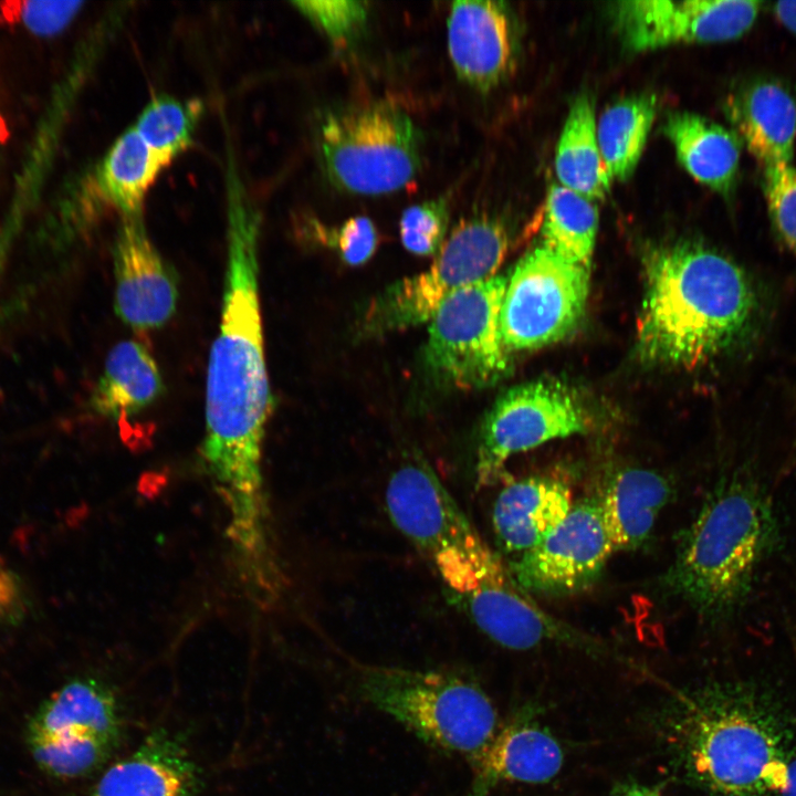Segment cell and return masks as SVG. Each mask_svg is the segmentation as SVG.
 I'll list each match as a JSON object with an SVG mask.
<instances>
[{
  "mask_svg": "<svg viewBox=\"0 0 796 796\" xmlns=\"http://www.w3.org/2000/svg\"><path fill=\"white\" fill-rule=\"evenodd\" d=\"M220 324L209 355L205 438L207 472L230 512L229 536L254 542L268 533L261 470L272 395L259 291V218L231 185Z\"/></svg>",
  "mask_w": 796,
  "mask_h": 796,
  "instance_id": "obj_1",
  "label": "cell"
},
{
  "mask_svg": "<svg viewBox=\"0 0 796 796\" xmlns=\"http://www.w3.org/2000/svg\"><path fill=\"white\" fill-rule=\"evenodd\" d=\"M794 729L777 698L751 681L681 692L661 721L672 761L710 796H782Z\"/></svg>",
  "mask_w": 796,
  "mask_h": 796,
  "instance_id": "obj_2",
  "label": "cell"
},
{
  "mask_svg": "<svg viewBox=\"0 0 796 796\" xmlns=\"http://www.w3.org/2000/svg\"><path fill=\"white\" fill-rule=\"evenodd\" d=\"M637 353L646 363L693 367L742 345L761 323L762 305L746 272L698 243L653 250Z\"/></svg>",
  "mask_w": 796,
  "mask_h": 796,
  "instance_id": "obj_3",
  "label": "cell"
},
{
  "mask_svg": "<svg viewBox=\"0 0 796 796\" xmlns=\"http://www.w3.org/2000/svg\"><path fill=\"white\" fill-rule=\"evenodd\" d=\"M385 500L392 524L431 564L478 628L503 622L520 609L523 587L426 461L400 465L387 483Z\"/></svg>",
  "mask_w": 796,
  "mask_h": 796,
  "instance_id": "obj_4",
  "label": "cell"
},
{
  "mask_svg": "<svg viewBox=\"0 0 796 796\" xmlns=\"http://www.w3.org/2000/svg\"><path fill=\"white\" fill-rule=\"evenodd\" d=\"M778 540L769 496L751 476L735 475L713 490L682 532L663 584L699 615L723 619L746 600Z\"/></svg>",
  "mask_w": 796,
  "mask_h": 796,
  "instance_id": "obj_5",
  "label": "cell"
},
{
  "mask_svg": "<svg viewBox=\"0 0 796 796\" xmlns=\"http://www.w3.org/2000/svg\"><path fill=\"white\" fill-rule=\"evenodd\" d=\"M358 691L423 742L470 761L499 730L496 710L484 690L453 672L364 667Z\"/></svg>",
  "mask_w": 796,
  "mask_h": 796,
  "instance_id": "obj_6",
  "label": "cell"
},
{
  "mask_svg": "<svg viewBox=\"0 0 796 796\" xmlns=\"http://www.w3.org/2000/svg\"><path fill=\"white\" fill-rule=\"evenodd\" d=\"M323 170L337 189L364 196L391 193L421 168V136L400 107L373 102L328 111L317 133Z\"/></svg>",
  "mask_w": 796,
  "mask_h": 796,
  "instance_id": "obj_7",
  "label": "cell"
},
{
  "mask_svg": "<svg viewBox=\"0 0 796 796\" xmlns=\"http://www.w3.org/2000/svg\"><path fill=\"white\" fill-rule=\"evenodd\" d=\"M510 243L506 227L481 214L461 221L423 272L387 286L369 303L363 332L377 336L427 323L454 292L495 275Z\"/></svg>",
  "mask_w": 796,
  "mask_h": 796,
  "instance_id": "obj_8",
  "label": "cell"
},
{
  "mask_svg": "<svg viewBox=\"0 0 796 796\" xmlns=\"http://www.w3.org/2000/svg\"><path fill=\"white\" fill-rule=\"evenodd\" d=\"M507 277L494 275L454 292L428 322L426 362L449 384L483 388L507 373L511 354L500 322Z\"/></svg>",
  "mask_w": 796,
  "mask_h": 796,
  "instance_id": "obj_9",
  "label": "cell"
},
{
  "mask_svg": "<svg viewBox=\"0 0 796 796\" xmlns=\"http://www.w3.org/2000/svg\"><path fill=\"white\" fill-rule=\"evenodd\" d=\"M589 269L541 245L514 266L503 296L501 332L510 354L554 344L574 332L587 302Z\"/></svg>",
  "mask_w": 796,
  "mask_h": 796,
  "instance_id": "obj_10",
  "label": "cell"
},
{
  "mask_svg": "<svg viewBox=\"0 0 796 796\" xmlns=\"http://www.w3.org/2000/svg\"><path fill=\"white\" fill-rule=\"evenodd\" d=\"M588 425L582 402L559 381L536 380L509 389L481 426L476 485L495 484L511 457L554 439L583 433Z\"/></svg>",
  "mask_w": 796,
  "mask_h": 796,
  "instance_id": "obj_11",
  "label": "cell"
},
{
  "mask_svg": "<svg viewBox=\"0 0 796 796\" xmlns=\"http://www.w3.org/2000/svg\"><path fill=\"white\" fill-rule=\"evenodd\" d=\"M614 553L597 498L574 503L535 547L506 562L528 593L566 596L590 587Z\"/></svg>",
  "mask_w": 796,
  "mask_h": 796,
  "instance_id": "obj_12",
  "label": "cell"
},
{
  "mask_svg": "<svg viewBox=\"0 0 796 796\" xmlns=\"http://www.w3.org/2000/svg\"><path fill=\"white\" fill-rule=\"evenodd\" d=\"M754 0H633L611 6L612 24L637 52L679 43H715L741 38L754 25Z\"/></svg>",
  "mask_w": 796,
  "mask_h": 796,
  "instance_id": "obj_13",
  "label": "cell"
},
{
  "mask_svg": "<svg viewBox=\"0 0 796 796\" xmlns=\"http://www.w3.org/2000/svg\"><path fill=\"white\" fill-rule=\"evenodd\" d=\"M113 256L114 308L118 318L135 331L164 326L176 312L178 282L140 216L122 218Z\"/></svg>",
  "mask_w": 796,
  "mask_h": 796,
  "instance_id": "obj_14",
  "label": "cell"
},
{
  "mask_svg": "<svg viewBox=\"0 0 796 796\" xmlns=\"http://www.w3.org/2000/svg\"><path fill=\"white\" fill-rule=\"evenodd\" d=\"M448 52L458 77L488 91L511 72L516 36L511 12L501 1H455L447 21Z\"/></svg>",
  "mask_w": 796,
  "mask_h": 796,
  "instance_id": "obj_15",
  "label": "cell"
},
{
  "mask_svg": "<svg viewBox=\"0 0 796 796\" xmlns=\"http://www.w3.org/2000/svg\"><path fill=\"white\" fill-rule=\"evenodd\" d=\"M164 169L130 127L115 140L82 182L72 203L60 205L55 221L63 231H67L70 224H78L82 216H87L96 207L115 209L122 218L138 217L150 187Z\"/></svg>",
  "mask_w": 796,
  "mask_h": 796,
  "instance_id": "obj_16",
  "label": "cell"
},
{
  "mask_svg": "<svg viewBox=\"0 0 796 796\" xmlns=\"http://www.w3.org/2000/svg\"><path fill=\"white\" fill-rule=\"evenodd\" d=\"M725 114L743 146L760 166L793 163L796 100L781 81L756 76L726 97Z\"/></svg>",
  "mask_w": 796,
  "mask_h": 796,
  "instance_id": "obj_17",
  "label": "cell"
},
{
  "mask_svg": "<svg viewBox=\"0 0 796 796\" xmlns=\"http://www.w3.org/2000/svg\"><path fill=\"white\" fill-rule=\"evenodd\" d=\"M473 777L465 796H488L504 783L542 784L553 779L564 762L557 740L530 716H517L498 730L471 761Z\"/></svg>",
  "mask_w": 796,
  "mask_h": 796,
  "instance_id": "obj_18",
  "label": "cell"
},
{
  "mask_svg": "<svg viewBox=\"0 0 796 796\" xmlns=\"http://www.w3.org/2000/svg\"><path fill=\"white\" fill-rule=\"evenodd\" d=\"M570 486L551 475L515 480L498 494L492 526L509 562L535 547L573 506Z\"/></svg>",
  "mask_w": 796,
  "mask_h": 796,
  "instance_id": "obj_19",
  "label": "cell"
},
{
  "mask_svg": "<svg viewBox=\"0 0 796 796\" xmlns=\"http://www.w3.org/2000/svg\"><path fill=\"white\" fill-rule=\"evenodd\" d=\"M198 783L197 766L184 744L160 729L132 755L112 765L93 796H193Z\"/></svg>",
  "mask_w": 796,
  "mask_h": 796,
  "instance_id": "obj_20",
  "label": "cell"
},
{
  "mask_svg": "<svg viewBox=\"0 0 796 796\" xmlns=\"http://www.w3.org/2000/svg\"><path fill=\"white\" fill-rule=\"evenodd\" d=\"M670 495L668 480L656 471L627 468L616 472L598 499L614 552L643 544Z\"/></svg>",
  "mask_w": 796,
  "mask_h": 796,
  "instance_id": "obj_21",
  "label": "cell"
},
{
  "mask_svg": "<svg viewBox=\"0 0 796 796\" xmlns=\"http://www.w3.org/2000/svg\"><path fill=\"white\" fill-rule=\"evenodd\" d=\"M664 133L682 167L700 184L730 195L736 184L742 143L737 135L701 115L671 114Z\"/></svg>",
  "mask_w": 796,
  "mask_h": 796,
  "instance_id": "obj_22",
  "label": "cell"
},
{
  "mask_svg": "<svg viewBox=\"0 0 796 796\" xmlns=\"http://www.w3.org/2000/svg\"><path fill=\"white\" fill-rule=\"evenodd\" d=\"M164 390L160 370L149 350L137 341H122L105 359L90 406L97 416L119 422L145 411Z\"/></svg>",
  "mask_w": 796,
  "mask_h": 796,
  "instance_id": "obj_23",
  "label": "cell"
},
{
  "mask_svg": "<svg viewBox=\"0 0 796 796\" xmlns=\"http://www.w3.org/2000/svg\"><path fill=\"white\" fill-rule=\"evenodd\" d=\"M69 731L93 734L114 748L122 736V721L114 694L93 679H76L54 692L30 721L28 737Z\"/></svg>",
  "mask_w": 796,
  "mask_h": 796,
  "instance_id": "obj_24",
  "label": "cell"
},
{
  "mask_svg": "<svg viewBox=\"0 0 796 796\" xmlns=\"http://www.w3.org/2000/svg\"><path fill=\"white\" fill-rule=\"evenodd\" d=\"M596 126L591 98L587 94L578 95L570 105L555 156L559 185L591 201L606 197L610 180Z\"/></svg>",
  "mask_w": 796,
  "mask_h": 796,
  "instance_id": "obj_25",
  "label": "cell"
},
{
  "mask_svg": "<svg viewBox=\"0 0 796 796\" xmlns=\"http://www.w3.org/2000/svg\"><path fill=\"white\" fill-rule=\"evenodd\" d=\"M652 95H636L608 106L597 123V140L609 178L627 179L635 170L656 118Z\"/></svg>",
  "mask_w": 796,
  "mask_h": 796,
  "instance_id": "obj_26",
  "label": "cell"
},
{
  "mask_svg": "<svg viewBox=\"0 0 796 796\" xmlns=\"http://www.w3.org/2000/svg\"><path fill=\"white\" fill-rule=\"evenodd\" d=\"M598 229L591 200L561 185L551 187L542 224L543 247L589 269Z\"/></svg>",
  "mask_w": 796,
  "mask_h": 796,
  "instance_id": "obj_27",
  "label": "cell"
},
{
  "mask_svg": "<svg viewBox=\"0 0 796 796\" xmlns=\"http://www.w3.org/2000/svg\"><path fill=\"white\" fill-rule=\"evenodd\" d=\"M200 115L198 101L158 96L145 106L133 128L166 168L192 144Z\"/></svg>",
  "mask_w": 796,
  "mask_h": 796,
  "instance_id": "obj_28",
  "label": "cell"
},
{
  "mask_svg": "<svg viewBox=\"0 0 796 796\" xmlns=\"http://www.w3.org/2000/svg\"><path fill=\"white\" fill-rule=\"evenodd\" d=\"M38 765L56 777L73 778L100 766L112 747L91 733L69 731L54 735L28 737Z\"/></svg>",
  "mask_w": 796,
  "mask_h": 796,
  "instance_id": "obj_29",
  "label": "cell"
},
{
  "mask_svg": "<svg viewBox=\"0 0 796 796\" xmlns=\"http://www.w3.org/2000/svg\"><path fill=\"white\" fill-rule=\"evenodd\" d=\"M762 189L772 227L796 256V167L793 163L762 166Z\"/></svg>",
  "mask_w": 796,
  "mask_h": 796,
  "instance_id": "obj_30",
  "label": "cell"
},
{
  "mask_svg": "<svg viewBox=\"0 0 796 796\" xmlns=\"http://www.w3.org/2000/svg\"><path fill=\"white\" fill-rule=\"evenodd\" d=\"M449 219L447 197L408 207L399 221L402 245L417 255H436L447 239Z\"/></svg>",
  "mask_w": 796,
  "mask_h": 796,
  "instance_id": "obj_31",
  "label": "cell"
},
{
  "mask_svg": "<svg viewBox=\"0 0 796 796\" xmlns=\"http://www.w3.org/2000/svg\"><path fill=\"white\" fill-rule=\"evenodd\" d=\"M293 4L337 48L348 45L360 35L369 13L366 1L315 0Z\"/></svg>",
  "mask_w": 796,
  "mask_h": 796,
  "instance_id": "obj_32",
  "label": "cell"
},
{
  "mask_svg": "<svg viewBox=\"0 0 796 796\" xmlns=\"http://www.w3.org/2000/svg\"><path fill=\"white\" fill-rule=\"evenodd\" d=\"M316 238L334 249L349 265L367 262L378 245V233L373 221L366 217H353L338 227L315 223Z\"/></svg>",
  "mask_w": 796,
  "mask_h": 796,
  "instance_id": "obj_33",
  "label": "cell"
},
{
  "mask_svg": "<svg viewBox=\"0 0 796 796\" xmlns=\"http://www.w3.org/2000/svg\"><path fill=\"white\" fill-rule=\"evenodd\" d=\"M81 2L29 1L19 10L22 24L33 34L52 36L61 33L80 11Z\"/></svg>",
  "mask_w": 796,
  "mask_h": 796,
  "instance_id": "obj_34",
  "label": "cell"
},
{
  "mask_svg": "<svg viewBox=\"0 0 796 796\" xmlns=\"http://www.w3.org/2000/svg\"><path fill=\"white\" fill-rule=\"evenodd\" d=\"M28 610L29 600L21 578L0 565V626L20 624Z\"/></svg>",
  "mask_w": 796,
  "mask_h": 796,
  "instance_id": "obj_35",
  "label": "cell"
},
{
  "mask_svg": "<svg viewBox=\"0 0 796 796\" xmlns=\"http://www.w3.org/2000/svg\"><path fill=\"white\" fill-rule=\"evenodd\" d=\"M772 11L779 23L796 35V1L775 2Z\"/></svg>",
  "mask_w": 796,
  "mask_h": 796,
  "instance_id": "obj_36",
  "label": "cell"
},
{
  "mask_svg": "<svg viewBox=\"0 0 796 796\" xmlns=\"http://www.w3.org/2000/svg\"><path fill=\"white\" fill-rule=\"evenodd\" d=\"M612 796H661L656 789L639 785L628 784L621 786Z\"/></svg>",
  "mask_w": 796,
  "mask_h": 796,
  "instance_id": "obj_37",
  "label": "cell"
},
{
  "mask_svg": "<svg viewBox=\"0 0 796 796\" xmlns=\"http://www.w3.org/2000/svg\"><path fill=\"white\" fill-rule=\"evenodd\" d=\"M782 796H796V753L788 764L786 783Z\"/></svg>",
  "mask_w": 796,
  "mask_h": 796,
  "instance_id": "obj_38",
  "label": "cell"
},
{
  "mask_svg": "<svg viewBox=\"0 0 796 796\" xmlns=\"http://www.w3.org/2000/svg\"><path fill=\"white\" fill-rule=\"evenodd\" d=\"M4 136H6L4 123L0 116V146L4 139Z\"/></svg>",
  "mask_w": 796,
  "mask_h": 796,
  "instance_id": "obj_39",
  "label": "cell"
}]
</instances>
